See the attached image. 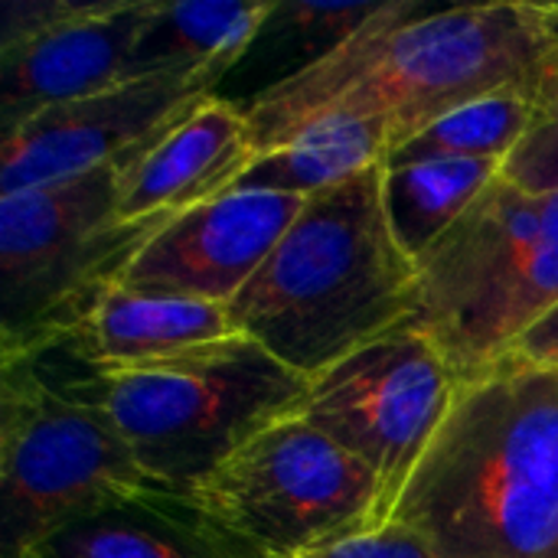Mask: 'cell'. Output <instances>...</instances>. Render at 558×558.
Wrapping results in <instances>:
<instances>
[{"mask_svg":"<svg viewBox=\"0 0 558 558\" xmlns=\"http://www.w3.org/2000/svg\"><path fill=\"white\" fill-rule=\"evenodd\" d=\"M301 558H435L428 553V546L409 533L405 526L399 523H386L373 533H363L356 539H347L333 549H324V553H311V556Z\"/></svg>","mask_w":558,"mask_h":558,"instance_id":"obj_22","label":"cell"},{"mask_svg":"<svg viewBox=\"0 0 558 558\" xmlns=\"http://www.w3.org/2000/svg\"><path fill=\"white\" fill-rule=\"evenodd\" d=\"M173 500L43 356L0 360V558L82 520Z\"/></svg>","mask_w":558,"mask_h":558,"instance_id":"obj_4","label":"cell"},{"mask_svg":"<svg viewBox=\"0 0 558 558\" xmlns=\"http://www.w3.org/2000/svg\"><path fill=\"white\" fill-rule=\"evenodd\" d=\"M160 0H10L0 26V131L131 75Z\"/></svg>","mask_w":558,"mask_h":558,"instance_id":"obj_10","label":"cell"},{"mask_svg":"<svg viewBox=\"0 0 558 558\" xmlns=\"http://www.w3.org/2000/svg\"><path fill=\"white\" fill-rule=\"evenodd\" d=\"M255 160L245 111L213 95L124 160L118 219H177L232 193Z\"/></svg>","mask_w":558,"mask_h":558,"instance_id":"obj_13","label":"cell"},{"mask_svg":"<svg viewBox=\"0 0 558 558\" xmlns=\"http://www.w3.org/2000/svg\"><path fill=\"white\" fill-rule=\"evenodd\" d=\"M392 154L389 124L379 114L333 111L298 131L288 144L262 154L235 190H268L314 196L360 170L386 163Z\"/></svg>","mask_w":558,"mask_h":558,"instance_id":"obj_16","label":"cell"},{"mask_svg":"<svg viewBox=\"0 0 558 558\" xmlns=\"http://www.w3.org/2000/svg\"><path fill=\"white\" fill-rule=\"evenodd\" d=\"M558 49V3H474L402 23L373 72L327 114H379L392 150L497 92H533Z\"/></svg>","mask_w":558,"mask_h":558,"instance_id":"obj_8","label":"cell"},{"mask_svg":"<svg viewBox=\"0 0 558 558\" xmlns=\"http://www.w3.org/2000/svg\"><path fill=\"white\" fill-rule=\"evenodd\" d=\"M500 173V160H422L386 167V209L399 242L422 258Z\"/></svg>","mask_w":558,"mask_h":558,"instance_id":"obj_18","label":"cell"},{"mask_svg":"<svg viewBox=\"0 0 558 558\" xmlns=\"http://www.w3.org/2000/svg\"><path fill=\"white\" fill-rule=\"evenodd\" d=\"M533 92H497L428 124L422 134L396 147L386 167L422 160H500L507 167L533 131Z\"/></svg>","mask_w":558,"mask_h":558,"instance_id":"obj_20","label":"cell"},{"mask_svg":"<svg viewBox=\"0 0 558 558\" xmlns=\"http://www.w3.org/2000/svg\"><path fill=\"white\" fill-rule=\"evenodd\" d=\"M226 78V69L137 75L20 121L0 141V196L141 154L186 111L219 95Z\"/></svg>","mask_w":558,"mask_h":558,"instance_id":"obj_11","label":"cell"},{"mask_svg":"<svg viewBox=\"0 0 558 558\" xmlns=\"http://www.w3.org/2000/svg\"><path fill=\"white\" fill-rule=\"evenodd\" d=\"M513 353L523 356V360H530V363L558 369V307H553L539 324H533L523 333V340L517 343Z\"/></svg>","mask_w":558,"mask_h":558,"instance_id":"obj_23","label":"cell"},{"mask_svg":"<svg viewBox=\"0 0 558 558\" xmlns=\"http://www.w3.org/2000/svg\"><path fill=\"white\" fill-rule=\"evenodd\" d=\"M533 105H536V121L526 141L517 147V154L507 160L504 177L513 183H523L530 173L546 167L558 157V49L546 62L536 88H533Z\"/></svg>","mask_w":558,"mask_h":558,"instance_id":"obj_21","label":"cell"},{"mask_svg":"<svg viewBox=\"0 0 558 558\" xmlns=\"http://www.w3.org/2000/svg\"><path fill=\"white\" fill-rule=\"evenodd\" d=\"M170 510L229 558H301L383 526L369 468L294 412L252 435Z\"/></svg>","mask_w":558,"mask_h":558,"instance_id":"obj_6","label":"cell"},{"mask_svg":"<svg viewBox=\"0 0 558 558\" xmlns=\"http://www.w3.org/2000/svg\"><path fill=\"white\" fill-rule=\"evenodd\" d=\"M513 183V180H510ZM517 186H523V190H558V157L556 160H549L546 167H539L536 173H530L523 183H517Z\"/></svg>","mask_w":558,"mask_h":558,"instance_id":"obj_24","label":"cell"},{"mask_svg":"<svg viewBox=\"0 0 558 558\" xmlns=\"http://www.w3.org/2000/svg\"><path fill=\"white\" fill-rule=\"evenodd\" d=\"M124 160L0 196V360L43 356L170 222L118 219Z\"/></svg>","mask_w":558,"mask_h":558,"instance_id":"obj_7","label":"cell"},{"mask_svg":"<svg viewBox=\"0 0 558 558\" xmlns=\"http://www.w3.org/2000/svg\"><path fill=\"white\" fill-rule=\"evenodd\" d=\"M304 199L268 190H232L196 206L154 232L118 284L229 307L291 229Z\"/></svg>","mask_w":558,"mask_h":558,"instance_id":"obj_12","label":"cell"},{"mask_svg":"<svg viewBox=\"0 0 558 558\" xmlns=\"http://www.w3.org/2000/svg\"><path fill=\"white\" fill-rule=\"evenodd\" d=\"M458 373L415 324L307 379L294 415L369 468L386 526L458 396Z\"/></svg>","mask_w":558,"mask_h":558,"instance_id":"obj_9","label":"cell"},{"mask_svg":"<svg viewBox=\"0 0 558 558\" xmlns=\"http://www.w3.org/2000/svg\"><path fill=\"white\" fill-rule=\"evenodd\" d=\"M271 3L242 0H160L147 23L131 75L226 69L229 75L245 59Z\"/></svg>","mask_w":558,"mask_h":558,"instance_id":"obj_17","label":"cell"},{"mask_svg":"<svg viewBox=\"0 0 558 558\" xmlns=\"http://www.w3.org/2000/svg\"><path fill=\"white\" fill-rule=\"evenodd\" d=\"M389 523L435 558H558V369L507 353L461 376Z\"/></svg>","mask_w":558,"mask_h":558,"instance_id":"obj_1","label":"cell"},{"mask_svg":"<svg viewBox=\"0 0 558 558\" xmlns=\"http://www.w3.org/2000/svg\"><path fill=\"white\" fill-rule=\"evenodd\" d=\"M428 10L432 7H425L418 0H386L383 10L369 23H363L350 39H343L337 49H330L304 72L291 75L288 82H281L271 92L258 95L255 101H248L242 111L248 118L255 154L262 157V154L288 144L298 131H304L307 124L324 118L330 108H337L373 72L389 36L402 23L415 20Z\"/></svg>","mask_w":558,"mask_h":558,"instance_id":"obj_15","label":"cell"},{"mask_svg":"<svg viewBox=\"0 0 558 558\" xmlns=\"http://www.w3.org/2000/svg\"><path fill=\"white\" fill-rule=\"evenodd\" d=\"M52 373L105 415L147 477L173 497L199 484L252 435L291 415L307 392L304 376L242 333L157 363L121 369L72 363Z\"/></svg>","mask_w":558,"mask_h":558,"instance_id":"obj_3","label":"cell"},{"mask_svg":"<svg viewBox=\"0 0 558 558\" xmlns=\"http://www.w3.org/2000/svg\"><path fill=\"white\" fill-rule=\"evenodd\" d=\"M23 558H229L170 507H134L82 520Z\"/></svg>","mask_w":558,"mask_h":558,"instance_id":"obj_19","label":"cell"},{"mask_svg":"<svg viewBox=\"0 0 558 558\" xmlns=\"http://www.w3.org/2000/svg\"><path fill=\"white\" fill-rule=\"evenodd\" d=\"M558 307V190H523L504 173L418 258L409 324L458 376L513 353Z\"/></svg>","mask_w":558,"mask_h":558,"instance_id":"obj_5","label":"cell"},{"mask_svg":"<svg viewBox=\"0 0 558 558\" xmlns=\"http://www.w3.org/2000/svg\"><path fill=\"white\" fill-rule=\"evenodd\" d=\"M235 333L226 304L144 294L111 281L43 356H62L92 369H121L170 360Z\"/></svg>","mask_w":558,"mask_h":558,"instance_id":"obj_14","label":"cell"},{"mask_svg":"<svg viewBox=\"0 0 558 558\" xmlns=\"http://www.w3.org/2000/svg\"><path fill=\"white\" fill-rule=\"evenodd\" d=\"M386 163L304 199L255 278L229 301L242 337L304 379L409 324L418 258L386 209Z\"/></svg>","mask_w":558,"mask_h":558,"instance_id":"obj_2","label":"cell"}]
</instances>
